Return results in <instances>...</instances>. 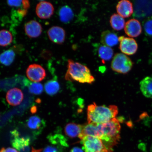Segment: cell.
Returning <instances> with one entry per match:
<instances>
[{
    "label": "cell",
    "instance_id": "obj_1",
    "mask_svg": "<svg viewBox=\"0 0 152 152\" xmlns=\"http://www.w3.org/2000/svg\"><path fill=\"white\" fill-rule=\"evenodd\" d=\"M87 111L88 123L100 124L107 123L115 118L118 113L116 106H98L95 102L88 106Z\"/></svg>",
    "mask_w": 152,
    "mask_h": 152
},
{
    "label": "cell",
    "instance_id": "obj_2",
    "mask_svg": "<svg viewBox=\"0 0 152 152\" xmlns=\"http://www.w3.org/2000/svg\"><path fill=\"white\" fill-rule=\"evenodd\" d=\"M66 80L76 81L91 84L95 80L90 69L86 66L71 59L68 61L67 70L65 75Z\"/></svg>",
    "mask_w": 152,
    "mask_h": 152
},
{
    "label": "cell",
    "instance_id": "obj_3",
    "mask_svg": "<svg viewBox=\"0 0 152 152\" xmlns=\"http://www.w3.org/2000/svg\"><path fill=\"white\" fill-rule=\"evenodd\" d=\"M121 126L118 119L115 118L108 122L102 124L103 136L101 140L106 147L113 151V148L118 144L121 139Z\"/></svg>",
    "mask_w": 152,
    "mask_h": 152
},
{
    "label": "cell",
    "instance_id": "obj_4",
    "mask_svg": "<svg viewBox=\"0 0 152 152\" xmlns=\"http://www.w3.org/2000/svg\"><path fill=\"white\" fill-rule=\"evenodd\" d=\"M134 63L131 59L122 53H117L114 56L111 64V68L114 71L125 74L130 72Z\"/></svg>",
    "mask_w": 152,
    "mask_h": 152
},
{
    "label": "cell",
    "instance_id": "obj_5",
    "mask_svg": "<svg viewBox=\"0 0 152 152\" xmlns=\"http://www.w3.org/2000/svg\"><path fill=\"white\" fill-rule=\"evenodd\" d=\"M85 152H113L106 147L100 138L87 136L81 140Z\"/></svg>",
    "mask_w": 152,
    "mask_h": 152
},
{
    "label": "cell",
    "instance_id": "obj_6",
    "mask_svg": "<svg viewBox=\"0 0 152 152\" xmlns=\"http://www.w3.org/2000/svg\"><path fill=\"white\" fill-rule=\"evenodd\" d=\"M13 139L11 144L15 149L20 152H29L30 140L28 138L21 137L18 131L14 130L11 133Z\"/></svg>",
    "mask_w": 152,
    "mask_h": 152
},
{
    "label": "cell",
    "instance_id": "obj_7",
    "mask_svg": "<svg viewBox=\"0 0 152 152\" xmlns=\"http://www.w3.org/2000/svg\"><path fill=\"white\" fill-rule=\"evenodd\" d=\"M26 75L30 81L35 83L43 80L46 75V72L42 66L37 64H31L28 66Z\"/></svg>",
    "mask_w": 152,
    "mask_h": 152
},
{
    "label": "cell",
    "instance_id": "obj_8",
    "mask_svg": "<svg viewBox=\"0 0 152 152\" xmlns=\"http://www.w3.org/2000/svg\"><path fill=\"white\" fill-rule=\"evenodd\" d=\"M87 136L94 137L101 139L103 136L102 124L91 123L83 125V130L78 137L81 140Z\"/></svg>",
    "mask_w": 152,
    "mask_h": 152
},
{
    "label": "cell",
    "instance_id": "obj_9",
    "mask_svg": "<svg viewBox=\"0 0 152 152\" xmlns=\"http://www.w3.org/2000/svg\"><path fill=\"white\" fill-rule=\"evenodd\" d=\"M119 48L124 54L131 56L135 54L138 49V45L136 41L132 38L121 36L119 38Z\"/></svg>",
    "mask_w": 152,
    "mask_h": 152
},
{
    "label": "cell",
    "instance_id": "obj_10",
    "mask_svg": "<svg viewBox=\"0 0 152 152\" xmlns=\"http://www.w3.org/2000/svg\"><path fill=\"white\" fill-rule=\"evenodd\" d=\"M54 12V7L50 2L42 1L38 4L36 7V12L37 16L41 19L50 18Z\"/></svg>",
    "mask_w": 152,
    "mask_h": 152
},
{
    "label": "cell",
    "instance_id": "obj_11",
    "mask_svg": "<svg viewBox=\"0 0 152 152\" xmlns=\"http://www.w3.org/2000/svg\"><path fill=\"white\" fill-rule=\"evenodd\" d=\"M124 30L125 33L129 37H136L142 32V28L140 22L135 19H131L125 23Z\"/></svg>",
    "mask_w": 152,
    "mask_h": 152
},
{
    "label": "cell",
    "instance_id": "obj_12",
    "mask_svg": "<svg viewBox=\"0 0 152 152\" xmlns=\"http://www.w3.org/2000/svg\"><path fill=\"white\" fill-rule=\"evenodd\" d=\"M47 34L49 39L52 42L55 43L61 44L65 40V30L59 26H53L49 28Z\"/></svg>",
    "mask_w": 152,
    "mask_h": 152
},
{
    "label": "cell",
    "instance_id": "obj_13",
    "mask_svg": "<svg viewBox=\"0 0 152 152\" xmlns=\"http://www.w3.org/2000/svg\"><path fill=\"white\" fill-rule=\"evenodd\" d=\"M45 122L43 119L38 116H33L27 121V126L34 134H39L45 127Z\"/></svg>",
    "mask_w": 152,
    "mask_h": 152
},
{
    "label": "cell",
    "instance_id": "obj_14",
    "mask_svg": "<svg viewBox=\"0 0 152 152\" xmlns=\"http://www.w3.org/2000/svg\"><path fill=\"white\" fill-rule=\"evenodd\" d=\"M6 98L7 102L10 105L16 106L21 103L23 99L24 95L20 89L14 88L7 92Z\"/></svg>",
    "mask_w": 152,
    "mask_h": 152
},
{
    "label": "cell",
    "instance_id": "obj_15",
    "mask_svg": "<svg viewBox=\"0 0 152 152\" xmlns=\"http://www.w3.org/2000/svg\"><path fill=\"white\" fill-rule=\"evenodd\" d=\"M24 29L26 35L31 38L39 37L42 31L41 24L35 20H30L26 23L24 26Z\"/></svg>",
    "mask_w": 152,
    "mask_h": 152
},
{
    "label": "cell",
    "instance_id": "obj_16",
    "mask_svg": "<svg viewBox=\"0 0 152 152\" xmlns=\"http://www.w3.org/2000/svg\"><path fill=\"white\" fill-rule=\"evenodd\" d=\"M116 9L118 15L123 18H128L133 12L132 4L127 0L119 1L117 5Z\"/></svg>",
    "mask_w": 152,
    "mask_h": 152
},
{
    "label": "cell",
    "instance_id": "obj_17",
    "mask_svg": "<svg viewBox=\"0 0 152 152\" xmlns=\"http://www.w3.org/2000/svg\"><path fill=\"white\" fill-rule=\"evenodd\" d=\"M119 42V38L117 34L113 32L106 30L101 34V42L104 45L113 47L117 45Z\"/></svg>",
    "mask_w": 152,
    "mask_h": 152
},
{
    "label": "cell",
    "instance_id": "obj_18",
    "mask_svg": "<svg viewBox=\"0 0 152 152\" xmlns=\"http://www.w3.org/2000/svg\"><path fill=\"white\" fill-rule=\"evenodd\" d=\"M140 91L146 98H152V77H147L140 83Z\"/></svg>",
    "mask_w": 152,
    "mask_h": 152
},
{
    "label": "cell",
    "instance_id": "obj_19",
    "mask_svg": "<svg viewBox=\"0 0 152 152\" xmlns=\"http://www.w3.org/2000/svg\"><path fill=\"white\" fill-rule=\"evenodd\" d=\"M83 125L74 123L68 124L64 129L65 134L71 138L78 137L83 130Z\"/></svg>",
    "mask_w": 152,
    "mask_h": 152
},
{
    "label": "cell",
    "instance_id": "obj_20",
    "mask_svg": "<svg viewBox=\"0 0 152 152\" xmlns=\"http://www.w3.org/2000/svg\"><path fill=\"white\" fill-rule=\"evenodd\" d=\"M60 20L64 23H68L73 20L74 13L71 7L68 6H63L59 11Z\"/></svg>",
    "mask_w": 152,
    "mask_h": 152
},
{
    "label": "cell",
    "instance_id": "obj_21",
    "mask_svg": "<svg viewBox=\"0 0 152 152\" xmlns=\"http://www.w3.org/2000/svg\"><path fill=\"white\" fill-rule=\"evenodd\" d=\"M110 23L112 27L117 31L122 30L125 27L124 19L118 14L112 15L110 19Z\"/></svg>",
    "mask_w": 152,
    "mask_h": 152
},
{
    "label": "cell",
    "instance_id": "obj_22",
    "mask_svg": "<svg viewBox=\"0 0 152 152\" xmlns=\"http://www.w3.org/2000/svg\"><path fill=\"white\" fill-rule=\"evenodd\" d=\"M98 52L99 56L104 62L111 60L114 53L113 50L111 47L104 45L99 47Z\"/></svg>",
    "mask_w": 152,
    "mask_h": 152
},
{
    "label": "cell",
    "instance_id": "obj_23",
    "mask_svg": "<svg viewBox=\"0 0 152 152\" xmlns=\"http://www.w3.org/2000/svg\"><path fill=\"white\" fill-rule=\"evenodd\" d=\"M15 56V53L13 50L5 51L0 55V62L6 66L10 65L14 61Z\"/></svg>",
    "mask_w": 152,
    "mask_h": 152
},
{
    "label": "cell",
    "instance_id": "obj_24",
    "mask_svg": "<svg viewBox=\"0 0 152 152\" xmlns=\"http://www.w3.org/2000/svg\"><path fill=\"white\" fill-rule=\"evenodd\" d=\"M45 88L47 94L50 96H53L58 92L60 87L58 81L52 80L47 81L45 83Z\"/></svg>",
    "mask_w": 152,
    "mask_h": 152
},
{
    "label": "cell",
    "instance_id": "obj_25",
    "mask_svg": "<svg viewBox=\"0 0 152 152\" xmlns=\"http://www.w3.org/2000/svg\"><path fill=\"white\" fill-rule=\"evenodd\" d=\"M13 39L12 34L6 30L0 31V46L5 47L10 44Z\"/></svg>",
    "mask_w": 152,
    "mask_h": 152
},
{
    "label": "cell",
    "instance_id": "obj_26",
    "mask_svg": "<svg viewBox=\"0 0 152 152\" xmlns=\"http://www.w3.org/2000/svg\"><path fill=\"white\" fill-rule=\"evenodd\" d=\"M28 90L31 94L35 95L40 94L43 91L42 84L39 83H31L28 85Z\"/></svg>",
    "mask_w": 152,
    "mask_h": 152
},
{
    "label": "cell",
    "instance_id": "obj_27",
    "mask_svg": "<svg viewBox=\"0 0 152 152\" xmlns=\"http://www.w3.org/2000/svg\"><path fill=\"white\" fill-rule=\"evenodd\" d=\"M142 24L145 35L152 39V16L144 20Z\"/></svg>",
    "mask_w": 152,
    "mask_h": 152
},
{
    "label": "cell",
    "instance_id": "obj_28",
    "mask_svg": "<svg viewBox=\"0 0 152 152\" xmlns=\"http://www.w3.org/2000/svg\"><path fill=\"white\" fill-rule=\"evenodd\" d=\"M59 146L48 145L45 147L43 151V152H62Z\"/></svg>",
    "mask_w": 152,
    "mask_h": 152
},
{
    "label": "cell",
    "instance_id": "obj_29",
    "mask_svg": "<svg viewBox=\"0 0 152 152\" xmlns=\"http://www.w3.org/2000/svg\"><path fill=\"white\" fill-rule=\"evenodd\" d=\"M7 3L10 6L18 7L22 4V1H8Z\"/></svg>",
    "mask_w": 152,
    "mask_h": 152
},
{
    "label": "cell",
    "instance_id": "obj_30",
    "mask_svg": "<svg viewBox=\"0 0 152 152\" xmlns=\"http://www.w3.org/2000/svg\"><path fill=\"white\" fill-rule=\"evenodd\" d=\"M0 152H20L15 148L9 147L3 148L0 150Z\"/></svg>",
    "mask_w": 152,
    "mask_h": 152
},
{
    "label": "cell",
    "instance_id": "obj_31",
    "mask_svg": "<svg viewBox=\"0 0 152 152\" xmlns=\"http://www.w3.org/2000/svg\"><path fill=\"white\" fill-rule=\"evenodd\" d=\"M22 5L23 9L27 10V9L29 8L30 4L29 1H22Z\"/></svg>",
    "mask_w": 152,
    "mask_h": 152
},
{
    "label": "cell",
    "instance_id": "obj_32",
    "mask_svg": "<svg viewBox=\"0 0 152 152\" xmlns=\"http://www.w3.org/2000/svg\"><path fill=\"white\" fill-rule=\"evenodd\" d=\"M70 152H84L81 148L77 147H74L71 150Z\"/></svg>",
    "mask_w": 152,
    "mask_h": 152
}]
</instances>
